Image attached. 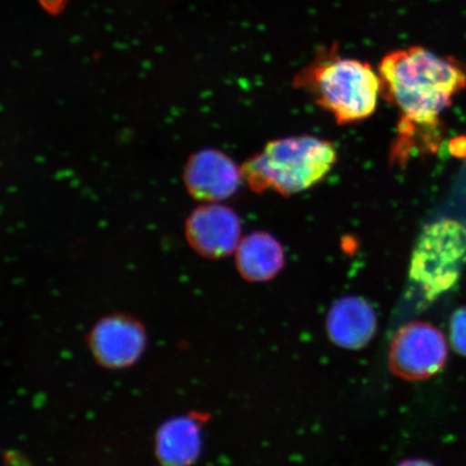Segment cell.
<instances>
[{
	"instance_id": "cell-1",
	"label": "cell",
	"mask_w": 466,
	"mask_h": 466,
	"mask_svg": "<svg viewBox=\"0 0 466 466\" xmlns=\"http://www.w3.org/2000/svg\"><path fill=\"white\" fill-rule=\"evenodd\" d=\"M381 97L398 110V137L391 161L404 165L439 144L440 116L466 87V66L422 46L389 52L377 69Z\"/></svg>"
},
{
	"instance_id": "cell-2",
	"label": "cell",
	"mask_w": 466,
	"mask_h": 466,
	"mask_svg": "<svg viewBox=\"0 0 466 466\" xmlns=\"http://www.w3.org/2000/svg\"><path fill=\"white\" fill-rule=\"evenodd\" d=\"M293 86L343 126L370 118L381 96L378 71L370 63L342 56L337 45L319 49L294 76Z\"/></svg>"
},
{
	"instance_id": "cell-3",
	"label": "cell",
	"mask_w": 466,
	"mask_h": 466,
	"mask_svg": "<svg viewBox=\"0 0 466 466\" xmlns=\"http://www.w3.org/2000/svg\"><path fill=\"white\" fill-rule=\"evenodd\" d=\"M336 161L333 143L312 136H299L268 143L241 168L243 179L250 189L272 190L289 197L319 183Z\"/></svg>"
},
{
	"instance_id": "cell-4",
	"label": "cell",
	"mask_w": 466,
	"mask_h": 466,
	"mask_svg": "<svg viewBox=\"0 0 466 466\" xmlns=\"http://www.w3.org/2000/svg\"><path fill=\"white\" fill-rule=\"evenodd\" d=\"M466 266V227L444 218L424 227L411 255L410 279L425 302L459 282Z\"/></svg>"
},
{
	"instance_id": "cell-5",
	"label": "cell",
	"mask_w": 466,
	"mask_h": 466,
	"mask_svg": "<svg viewBox=\"0 0 466 466\" xmlns=\"http://www.w3.org/2000/svg\"><path fill=\"white\" fill-rule=\"evenodd\" d=\"M447 355V342L439 329L411 322L395 334L390 346L389 367L393 375L404 380H425L444 367Z\"/></svg>"
},
{
	"instance_id": "cell-6",
	"label": "cell",
	"mask_w": 466,
	"mask_h": 466,
	"mask_svg": "<svg viewBox=\"0 0 466 466\" xmlns=\"http://www.w3.org/2000/svg\"><path fill=\"white\" fill-rule=\"evenodd\" d=\"M241 232L238 214L219 202L204 203L191 212L186 223V237L190 247L209 259H220L236 253Z\"/></svg>"
},
{
	"instance_id": "cell-7",
	"label": "cell",
	"mask_w": 466,
	"mask_h": 466,
	"mask_svg": "<svg viewBox=\"0 0 466 466\" xmlns=\"http://www.w3.org/2000/svg\"><path fill=\"white\" fill-rule=\"evenodd\" d=\"M146 340L144 326L125 314L98 320L87 338L93 357L108 370H124L137 362Z\"/></svg>"
},
{
	"instance_id": "cell-8",
	"label": "cell",
	"mask_w": 466,
	"mask_h": 466,
	"mask_svg": "<svg viewBox=\"0 0 466 466\" xmlns=\"http://www.w3.org/2000/svg\"><path fill=\"white\" fill-rule=\"evenodd\" d=\"M242 180V168L218 149L198 151L185 167L184 182L189 194L206 203L229 199L240 187Z\"/></svg>"
},
{
	"instance_id": "cell-9",
	"label": "cell",
	"mask_w": 466,
	"mask_h": 466,
	"mask_svg": "<svg viewBox=\"0 0 466 466\" xmlns=\"http://www.w3.org/2000/svg\"><path fill=\"white\" fill-rule=\"evenodd\" d=\"M378 319L374 308L359 296H345L329 309L326 329L335 345L359 350L375 337Z\"/></svg>"
},
{
	"instance_id": "cell-10",
	"label": "cell",
	"mask_w": 466,
	"mask_h": 466,
	"mask_svg": "<svg viewBox=\"0 0 466 466\" xmlns=\"http://www.w3.org/2000/svg\"><path fill=\"white\" fill-rule=\"evenodd\" d=\"M157 459L163 466H191L201 453V424L179 416L163 423L156 434Z\"/></svg>"
},
{
	"instance_id": "cell-11",
	"label": "cell",
	"mask_w": 466,
	"mask_h": 466,
	"mask_svg": "<svg viewBox=\"0 0 466 466\" xmlns=\"http://www.w3.org/2000/svg\"><path fill=\"white\" fill-rule=\"evenodd\" d=\"M236 264L238 271L247 281H270L285 266L284 248L270 233L253 232L238 243Z\"/></svg>"
},
{
	"instance_id": "cell-12",
	"label": "cell",
	"mask_w": 466,
	"mask_h": 466,
	"mask_svg": "<svg viewBox=\"0 0 466 466\" xmlns=\"http://www.w3.org/2000/svg\"><path fill=\"white\" fill-rule=\"evenodd\" d=\"M451 338L454 350L466 357V307L454 312L451 322Z\"/></svg>"
},
{
	"instance_id": "cell-13",
	"label": "cell",
	"mask_w": 466,
	"mask_h": 466,
	"mask_svg": "<svg viewBox=\"0 0 466 466\" xmlns=\"http://www.w3.org/2000/svg\"><path fill=\"white\" fill-rule=\"evenodd\" d=\"M68 2L69 0H38L43 9L52 15H60Z\"/></svg>"
},
{
	"instance_id": "cell-14",
	"label": "cell",
	"mask_w": 466,
	"mask_h": 466,
	"mask_svg": "<svg viewBox=\"0 0 466 466\" xmlns=\"http://www.w3.org/2000/svg\"><path fill=\"white\" fill-rule=\"evenodd\" d=\"M398 466H434L432 463L420 459H408L400 462Z\"/></svg>"
}]
</instances>
